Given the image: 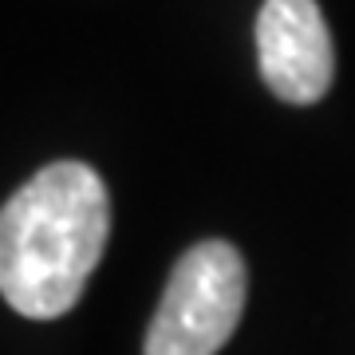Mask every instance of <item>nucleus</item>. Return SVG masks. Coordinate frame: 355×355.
Masks as SVG:
<instances>
[{"instance_id": "obj_1", "label": "nucleus", "mask_w": 355, "mask_h": 355, "mask_svg": "<svg viewBox=\"0 0 355 355\" xmlns=\"http://www.w3.org/2000/svg\"><path fill=\"white\" fill-rule=\"evenodd\" d=\"M111 241V193L87 162H51L0 209V292L28 320L79 304Z\"/></svg>"}, {"instance_id": "obj_2", "label": "nucleus", "mask_w": 355, "mask_h": 355, "mask_svg": "<svg viewBox=\"0 0 355 355\" xmlns=\"http://www.w3.org/2000/svg\"><path fill=\"white\" fill-rule=\"evenodd\" d=\"M245 257L229 241H198L174 265L142 355H217L245 312Z\"/></svg>"}, {"instance_id": "obj_3", "label": "nucleus", "mask_w": 355, "mask_h": 355, "mask_svg": "<svg viewBox=\"0 0 355 355\" xmlns=\"http://www.w3.org/2000/svg\"><path fill=\"white\" fill-rule=\"evenodd\" d=\"M257 64L280 103L312 107L331 91L336 48L316 0H265L257 12Z\"/></svg>"}]
</instances>
